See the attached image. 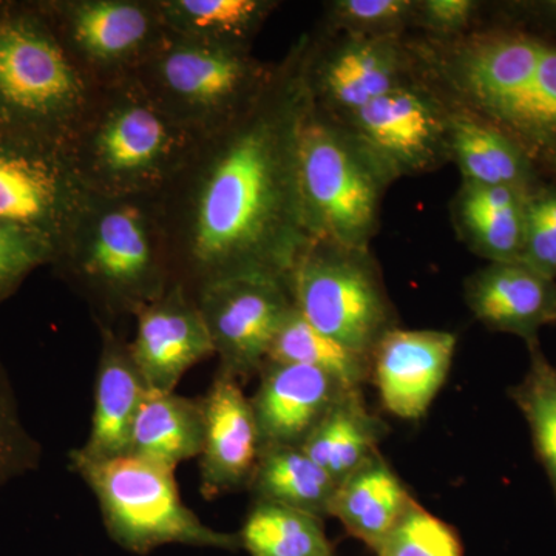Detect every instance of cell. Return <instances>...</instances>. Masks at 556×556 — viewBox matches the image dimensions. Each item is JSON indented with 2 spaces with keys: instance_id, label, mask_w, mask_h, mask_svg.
<instances>
[{
  "instance_id": "8",
  "label": "cell",
  "mask_w": 556,
  "mask_h": 556,
  "mask_svg": "<svg viewBox=\"0 0 556 556\" xmlns=\"http://www.w3.org/2000/svg\"><path fill=\"white\" fill-rule=\"evenodd\" d=\"M295 309L318 331L371 358L396 313L369 251L311 241L288 277Z\"/></svg>"
},
{
  "instance_id": "18",
  "label": "cell",
  "mask_w": 556,
  "mask_h": 556,
  "mask_svg": "<svg viewBox=\"0 0 556 556\" xmlns=\"http://www.w3.org/2000/svg\"><path fill=\"white\" fill-rule=\"evenodd\" d=\"M251 397L262 447L300 445L350 388L327 372L268 361Z\"/></svg>"
},
{
  "instance_id": "15",
  "label": "cell",
  "mask_w": 556,
  "mask_h": 556,
  "mask_svg": "<svg viewBox=\"0 0 556 556\" xmlns=\"http://www.w3.org/2000/svg\"><path fill=\"white\" fill-rule=\"evenodd\" d=\"M135 318L130 354L149 390L175 391L190 368L215 356L199 303L181 285L172 283Z\"/></svg>"
},
{
  "instance_id": "30",
  "label": "cell",
  "mask_w": 556,
  "mask_h": 556,
  "mask_svg": "<svg viewBox=\"0 0 556 556\" xmlns=\"http://www.w3.org/2000/svg\"><path fill=\"white\" fill-rule=\"evenodd\" d=\"M530 367L525 379L510 388V397L525 415L556 497V367L544 356L538 340L529 343Z\"/></svg>"
},
{
  "instance_id": "27",
  "label": "cell",
  "mask_w": 556,
  "mask_h": 556,
  "mask_svg": "<svg viewBox=\"0 0 556 556\" xmlns=\"http://www.w3.org/2000/svg\"><path fill=\"white\" fill-rule=\"evenodd\" d=\"M170 35L249 50L277 2L269 0H159Z\"/></svg>"
},
{
  "instance_id": "1",
  "label": "cell",
  "mask_w": 556,
  "mask_h": 556,
  "mask_svg": "<svg viewBox=\"0 0 556 556\" xmlns=\"http://www.w3.org/2000/svg\"><path fill=\"white\" fill-rule=\"evenodd\" d=\"M306 100L299 43L243 113L199 139L156 199L172 283L193 298L222 278L265 274L288 280L311 243L298 167Z\"/></svg>"
},
{
  "instance_id": "4",
  "label": "cell",
  "mask_w": 556,
  "mask_h": 556,
  "mask_svg": "<svg viewBox=\"0 0 556 556\" xmlns=\"http://www.w3.org/2000/svg\"><path fill=\"white\" fill-rule=\"evenodd\" d=\"M94 90L40 0H0V134L67 148Z\"/></svg>"
},
{
  "instance_id": "16",
  "label": "cell",
  "mask_w": 556,
  "mask_h": 556,
  "mask_svg": "<svg viewBox=\"0 0 556 556\" xmlns=\"http://www.w3.org/2000/svg\"><path fill=\"white\" fill-rule=\"evenodd\" d=\"M457 339L437 329L394 328L371 356V376L383 408L404 420L426 416L452 368Z\"/></svg>"
},
{
  "instance_id": "17",
  "label": "cell",
  "mask_w": 556,
  "mask_h": 556,
  "mask_svg": "<svg viewBox=\"0 0 556 556\" xmlns=\"http://www.w3.org/2000/svg\"><path fill=\"white\" fill-rule=\"evenodd\" d=\"M203 402L200 489L215 500L249 486L258 463L260 434L251 399L239 380L218 372Z\"/></svg>"
},
{
  "instance_id": "3",
  "label": "cell",
  "mask_w": 556,
  "mask_h": 556,
  "mask_svg": "<svg viewBox=\"0 0 556 556\" xmlns=\"http://www.w3.org/2000/svg\"><path fill=\"white\" fill-rule=\"evenodd\" d=\"M200 138L130 78L97 87L67 149L90 193L159 199Z\"/></svg>"
},
{
  "instance_id": "12",
  "label": "cell",
  "mask_w": 556,
  "mask_h": 556,
  "mask_svg": "<svg viewBox=\"0 0 556 556\" xmlns=\"http://www.w3.org/2000/svg\"><path fill=\"white\" fill-rule=\"evenodd\" d=\"M300 43L309 97L336 118H346L408 80L399 35L346 33L328 47L309 39Z\"/></svg>"
},
{
  "instance_id": "11",
  "label": "cell",
  "mask_w": 556,
  "mask_h": 556,
  "mask_svg": "<svg viewBox=\"0 0 556 556\" xmlns=\"http://www.w3.org/2000/svg\"><path fill=\"white\" fill-rule=\"evenodd\" d=\"M195 300L219 358L218 372L239 382L262 371L278 331L295 308L287 278L265 274L212 281Z\"/></svg>"
},
{
  "instance_id": "28",
  "label": "cell",
  "mask_w": 556,
  "mask_h": 556,
  "mask_svg": "<svg viewBox=\"0 0 556 556\" xmlns=\"http://www.w3.org/2000/svg\"><path fill=\"white\" fill-rule=\"evenodd\" d=\"M239 538L251 556H336L320 518L263 501L249 510Z\"/></svg>"
},
{
  "instance_id": "22",
  "label": "cell",
  "mask_w": 556,
  "mask_h": 556,
  "mask_svg": "<svg viewBox=\"0 0 556 556\" xmlns=\"http://www.w3.org/2000/svg\"><path fill=\"white\" fill-rule=\"evenodd\" d=\"M412 500L407 486L379 452L339 482L329 517L338 518L350 535L376 552Z\"/></svg>"
},
{
  "instance_id": "25",
  "label": "cell",
  "mask_w": 556,
  "mask_h": 556,
  "mask_svg": "<svg viewBox=\"0 0 556 556\" xmlns=\"http://www.w3.org/2000/svg\"><path fill=\"white\" fill-rule=\"evenodd\" d=\"M386 424L372 415L361 390H348L300 447L336 481L379 453Z\"/></svg>"
},
{
  "instance_id": "13",
  "label": "cell",
  "mask_w": 556,
  "mask_h": 556,
  "mask_svg": "<svg viewBox=\"0 0 556 556\" xmlns=\"http://www.w3.org/2000/svg\"><path fill=\"white\" fill-rule=\"evenodd\" d=\"M342 121L393 178L431 169L448 155L447 110L409 80Z\"/></svg>"
},
{
  "instance_id": "26",
  "label": "cell",
  "mask_w": 556,
  "mask_h": 556,
  "mask_svg": "<svg viewBox=\"0 0 556 556\" xmlns=\"http://www.w3.org/2000/svg\"><path fill=\"white\" fill-rule=\"evenodd\" d=\"M339 482L317 466L298 445H269L260 450L258 463L248 489L255 501L329 517Z\"/></svg>"
},
{
  "instance_id": "35",
  "label": "cell",
  "mask_w": 556,
  "mask_h": 556,
  "mask_svg": "<svg viewBox=\"0 0 556 556\" xmlns=\"http://www.w3.org/2000/svg\"><path fill=\"white\" fill-rule=\"evenodd\" d=\"M54 251L35 233L0 219V302L11 298L33 270L51 266Z\"/></svg>"
},
{
  "instance_id": "6",
  "label": "cell",
  "mask_w": 556,
  "mask_h": 556,
  "mask_svg": "<svg viewBox=\"0 0 556 556\" xmlns=\"http://www.w3.org/2000/svg\"><path fill=\"white\" fill-rule=\"evenodd\" d=\"M70 466L89 485L108 533L119 547L148 555L167 544L240 551L239 533L218 532L182 503L174 468L137 455Z\"/></svg>"
},
{
  "instance_id": "37",
  "label": "cell",
  "mask_w": 556,
  "mask_h": 556,
  "mask_svg": "<svg viewBox=\"0 0 556 556\" xmlns=\"http://www.w3.org/2000/svg\"><path fill=\"white\" fill-rule=\"evenodd\" d=\"M477 11L473 0H424L416 2L415 21L427 30L456 35L466 30Z\"/></svg>"
},
{
  "instance_id": "10",
  "label": "cell",
  "mask_w": 556,
  "mask_h": 556,
  "mask_svg": "<svg viewBox=\"0 0 556 556\" xmlns=\"http://www.w3.org/2000/svg\"><path fill=\"white\" fill-rule=\"evenodd\" d=\"M89 197L67 148L0 134V219L46 241L54 258Z\"/></svg>"
},
{
  "instance_id": "31",
  "label": "cell",
  "mask_w": 556,
  "mask_h": 556,
  "mask_svg": "<svg viewBox=\"0 0 556 556\" xmlns=\"http://www.w3.org/2000/svg\"><path fill=\"white\" fill-rule=\"evenodd\" d=\"M507 134L527 153H556V47L544 43L535 78Z\"/></svg>"
},
{
  "instance_id": "36",
  "label": "cell",
  "mask_w": 556,
  "mask_h": 556,
  "mask_svg": "<svg viewBox=\"0 0 556 556\" xmlns=\"http://www.w3.org/2000/svg\"><path fill=\"white\" fill-rule=\"evenodd\" d=\"M519 262L556 281V192L530 193Z\"/></svg>"
},
{
  "instance_id": "29",
  "label": "cell",
  "mask_w": 556,
  "mask_h": 556,
  "mask_svg": "<svg viewBox=\"0 0 556 556\" xmlns=\"http://www.w3.org/2000/svg\"><path fill=\"white\" fill-rule=\"evenodd\" d=\"M268 361L316 368L350 390H361L371 376V358L318 331L295 308L278 331Z\"/></svg>"
},
{
  "instance_id": "19",
  "label": "cell",
  "mask_w": 556,
  "mask_h": 556,
  "mask_svg": "<svg viewBox=\"0 0 556 556\" xmlns=\"http://www.w3.org/2000/svg\"><path fill=\"white\" fill-rule=\"evenodd\" d=\"M101 350L94 380L93 413L86 444L70 455L84 460H108L129 455L131 430L148 383L135 365L129 343L100 324Z\"/></svg>"
},
{
  "instance_id": "34",
  "label": "cell",
  "mask_w": 556,
  "mask_h": 556,
  "mask_svg": "<svg viewBox=\"0 0 556 556\" xmlns=\"http://www.w3.org/2000/svg\"><path fill=\"white\" fill-rule=\"evenodd\" d=\"M415 7L409 0H338L329 7V21L353 35H401L415 20Z\"/></svg>"
},
{
  "instance_id": "9",
  "label": "cell",
  "mask_w": 556,
  "mask_h": 556,
  "mask_svg": "<svg viewBox=\"0 0 556 556\" xmlns=\"http://www.w3.org/2000/svg\"><path fill=\"white\" fill-rule=\"evenodd\" d=\"M40 5L94 87L134 78L169 36L159 0H40Z\"/></svg>"
},
{
  "instance_id": "23",
  "label": "cell",
  "mask_w": 556,
  "mask_h": 556,
  "mask_svg": "<svg viewBox=\"0 0 556 556\" xmlns=\"http://www.w3.org/2000/svg\"><path fill=\"white\" fill-rule=\"evenodd\" d=\"M530 193L464 181L455 201L457 229L490 263L519 262Z\"/></svg>"
},
{
  "instance_id": "38",
  "label": "cell",
  "mask_w": 556,
  "mask_h": 556,
  "mask_svg": "<svg viewBox=\"0 0 556 556\" xmlns=\"http://www.w3.org/2000/svg\"><path fill=\"white\" fill-rule=\"evenodd\" d=\"M552 5H554V9L556 10V2L552 3Z\"/></svg>"
},
{
  "instance_id": "7",
  "label": "cell",
  "mask_w": 556,
  "mask_h": 556,
  "mask_svg": "<svg viewBox=\"0 0 556 556\" xmlns=\"http://www.w3.org/2000/svg\"><path fill=\"white\" fill-rule=\"evenodd\" d=\"M251 50L170 35L134 79L172 118L199 137L222 129L255 101L273 76Z\"/></svg>"
},
{
  "instance_id": "2",
  "label": "cell",
  "mask_w": 556,
  "mask_h": 556,
  "mask_svg": "<svg viewBox=\"0 0 556 556\" xmlns=\"http://www.w3.org/2000/svg\"><path fill=\"white\" fill-rule=\"evenodd\" d=\"M51 268L104 317L100 324L137 316L172 285L156 199L90 193Z\"/></svg>"
},
{
  "instance_id": "14",
  "label": "cell",
  "mask_w": 556,
  "mask_h": 556,
  "mask_svg": "<svg viewBox=\"0 0 556 556\" xmlns=\"http://www.w3.org/2000/svg\"><path fill=\"white\" fill-rule=\"evenodd\" d=\"M543 46L522 33L473 36L453 51L448 78L470 112L508 131L535 78Z\"/></svg>"
},
{
  "instance_id": "24",
  "label": "cell",
  "mask_w": 556,
  "mask_h": 556,
  "mask_svg": "<svg viewBox=\"0 0 556 556\" xmlns=\"http://www.w3.org/2000/svg\"><path fill=\"white\" fill-rule=\"evenodd\" d=\"M204 416L201 399L175 391L149 390L139 407L129 455L177 468L199 457L203 448Z\"/></svg>"
},
{
  "instance_id": "20",
  "label": "cell",
  "mask_w": 556,
  "mask_h": 556,
  "mask_svg": "<svg viewBox=\"0 0 556 556\" xmlns=\"http://www.w3.org/2000/svg\"><path fill=\"white\" fill-rule=\"evenodd\" d=\"M468 308L495 331L538 340L544 325L556 321V281L521 262L490 263L468 278Z\"/></svg>"
},
{
  "instance_id": "5",
  "label": "cell",
  "mask_w": 556,
  "mask_h": 556,
  "mask_svg": "<svg viewBox=\"0 0 556 556\" xmlns=\"http://www.w3.org/2000/svg\"><path fill=\"white\" fill-rule=\"evenodd\" d=\"M300 199L309 241L369 251L390 172L342 119L306 100L299 130Z\"/></svg>"
},
{
  "instance_id": "33",
  "label": "cell",
  "mask_w": 556,
  "mask_h": 556,
  "mask_svg": "<svg viewBox=\"0 0 556 556\" xmlns=\"http://www.w3.org/2000/svg\"><path fill=\"white\" fill-rule=\"evenodd\" d=\"M40 445L22 422L20 405L0 364V490L39 466Z\"/></svg>"
},
{
  "instance_id": "32",
  "label": "cell",
  "mask_w": 556,
  "mask_h": 556,
  "mask_svg": "<svg viewBox=\"0 0 556 556\" xmlns=\"http://www.w3.org/2000/svg\"><path fill=\"white\" fill-rule=\"evenodd\" d=\"M379 556H464L456 530L413 497L396 526L380 543Z\"/></svg>"
},
{
  "instance_id": "21",
  "label": "cell",
  "mask_w": 556,
  "mask_h": 556,
  "mask_svg": "<svg viewBox=\"0 0 556 556\" xmlns=\"http://www.w3.org/2000/svg\"><path fill=\"white\" fill-rule=\"evenodd\" d=\"M447 144L464 181L532 192L529 153L489 119L470 110L448 112Z\"/></svg>"
}]
</instances>
